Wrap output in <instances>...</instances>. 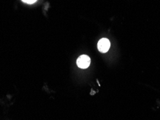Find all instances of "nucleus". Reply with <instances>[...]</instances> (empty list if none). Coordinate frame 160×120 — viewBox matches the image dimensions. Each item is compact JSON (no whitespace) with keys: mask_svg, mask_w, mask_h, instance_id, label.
<instances>
[{"mask_svg":"<svg viewBox=\"0 0 160 120\" xmlns=\"http://www.w3.org/2000/svg\"><path fill=\"white\" fill-rule=\"evenodd\" d=\"M22 1L23 2H25V3L31 4L35 3V2H36L37 1V0H22Z\"/></svg>","mask_w":160,"mask_h":120,"instance_id":"7ed1b4c3","label":"nucleus"},{"mask_svg":"<svg viewBox=\"0 0 160 120\" xmlns=\"http://www.w3.org/2000/svg\"><path fill=\"white\" fill-rule=\"evenodd\" d=\"M110 43L109 40L107 38H102L99 41L98 43V48L101 53H107L109 50Z\"/></svg>","mask_w":160,"mask_h":120,"instance_id":"f03ea898","label":"nucleus"},{"mask_svg":"<svg viewBox=\"0 0 160 120\" xmlns=\"http://www.w3.org/2000/svg\"><path fill=\"white\" fill-rule=\"evenodd\" d=\"M91 60L89 56L86 55H82L79 56L78 59L77 60V66L79 67L80 69H87L89 67V65H90Z\"/></svg>","mask_w":160,"mask_h":120,"instance_id":"f257e3e1","label":"nucleus"}]
</instances>
